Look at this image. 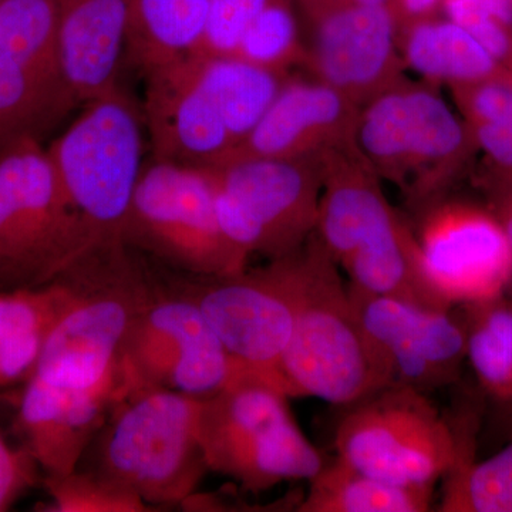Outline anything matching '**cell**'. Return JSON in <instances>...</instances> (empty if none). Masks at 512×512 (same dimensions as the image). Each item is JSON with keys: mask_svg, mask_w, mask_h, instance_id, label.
<instances>
[{"mask_svg": "<svg viewBox=\"0 0 512 512\" xmlns=\"http://www.w3.org/2000/svg\"><path fill=\"white\" fill-rule=\"evenodd\" d=\"M305 276L279 386L288 397L349 407L393 384L392 373L360 326L333 261L316 234L303 247Z\"/></svg>", "mask_w": 512, "mask_h": 512, "instance_id": "cell-1", "label": "cell"}, {"mask_svg": "<svg viewBox=\"0 0 512 512\" xmlns=\"http://www.w3.org/2000/svg\"><path fill=\"white\" fill-rule=\"evenodd\" d=\"M200 397L144 390L111 409L80 461L153 507L183 505L208 473L198 439Z\"/></svg>", "mask_w": 512, "mask_h": 512, "instance_id": "cell-2", "label": "cell"}, {"mask_svg": "<svg viewBox=\"0 0 512 512\" xmlns=\"http://www.w3.org/2000/svg\"><path fill=\"white\" fill-rule=\"evenodd\" d=\"M80 107L47 153L93 248L123 244L128 210L146 164L143 113L120 84Z\"/></svg>", "mask_w": 512, "mask_h": 512, "instance_id": "cell-3", "label": "cell"}, {"mask_svg": "<svg viewBox=\"0 0 512 512\" xmlns=\"http://www.w3.org/2000/svg\"><path fill=\"white\" fill-rule=\"evenodd\" d=\"M288 399L254 373L201 399L198 439L208 470L251 493L311 480L326 461L293 419Z\"/></svg>", "mask_w": 512, "mask_h": 512, "instance_id": "cell-4", "label": "cell"}, {"mask_svg": "<svg viewBox=\"0 0 512 512\" xmlns=\"http://www.w3.org/2000/svg\"><path fill=\"white\" fill-rule=\"evenodd\" d=\"M93 249L42 140L0 150V281L46 284Z\"/></svg>", "mask_w": 512, "mask_h": 512, "instance_id": "cell-5", "label": "cell"}, {"mask_svg": "<svg viewBox=\"0 0 512 512\" xmlns=\"http://www.w3.org/2000/svg\"><path fill=\"white\" fill-rule=\"evenodd\" d=\"M346 409L335 433L338 458L387 483L434 488L471 458L468 441L412 387L390 384Z\"/></svg>", "mask_w": 512, "mask_h": 512, "instance_id": "cell-6", "label": "cell"}, {"mask_svg": "<svg viewBox=\"0 0 512 512\" xmlns=\"http://www.w3.org/2000/svg\"><path fill=\"white\" fill-rule=\"evenodd\" d=\"M121 241L195 278L248 268V259L222 232L211 167L151 158L141 171Z\"/></svg>", "mask_w": 512, "mask_h": 512, "instance_id": "cell-7", "label": "cell"}, {"mask_svg": "<svg viewBox=\"0 0 512 512\" xmlns=\"http://www.w3.org/2000/svg\"><path fill=\"white\" fill-rule=\"evenodd\" d=\"M355 141L377 175L424 210L456 173L468 134L439 94L399 83L360 107Z\"/></svg>", "mask_w": 512, "mask_h": 512, "instance_id": "cell-8", "label": "cell"}, {"mask_svg": "<svg viewBox=\"0 0 512 512\" xmlns=\"http://www.w3.org/2000/svg\"><path fill=\"white\" fill-rule=\"evenodd\" d=\"M211 168L222 232L245 258H285L315 234L320 158H241Z\"/></svg>", "mask_w": 512, "mask_h": 512, "instance_id": "cell-9", "label": "cell"}, {"mask_svg": "<svg viewBox=\"0 0 512 512\" xmlns=\"http://www.w3.org/2000/svg\"><path fill=\"white\" fill-rule=\"evenodd\" d=\"M245 373L188 296L156 293L138 311L121 343L116 404L154 389L204 399Z\"/></svg>", "mask_w": 512, "mask_h": 512, "instance_id": "cell-10", "label": "cell"}, {"mask_svg": "<svg viewBox=\"0 0 512 512\" xmlns=\"http://www.w3.org/2000/svg\"><path fill=\"white\" fill-rule=\"evenodd\" d=\"M303 247L262 268L195 278L197 281L181 288V293L200 308L229 355L278 389L279 366L301 303Z\"/></svg>", "mask_w": 512, "mask_h": 512, "instance_id": "cell-11", "label": "cell"}, {"mask_svg": "<svg viewBox=\"0 0 512 512\" xmlns=\"http://www.w3.org/2000/svg\"><path fill=\"white\" fill-rule=\"evenodd\" d=\"M421 211L414 235L437 295L451 308L505 295L512 285V252L493 212L441 200Z\"/></svg>", "mask_w": 512, "mask_h": 512, "instance_id": "cell-12", "label": "cell"}, {"mask_svg": "<svg viewBox=\"0 0 512 512\" xmlns=\"http://www.w3.org/2000/svg\"><path fill=\"white\" fill-rule=\"evenodd\" d=\"M360 326L392 373L393 384L421 393L454 383L466 360L463 315L348 285Z\"/></svg>", "mask_w": 512, "mask_h": 512, "instance_id": "cell-13", "label": "cell"}, {"mask_svg": "<svg viewBox=\"0 0 512 512\" xmlns=\"http://www.w3.org/2000/svg\"><path fill=\"white\" fill-rule=\"evenodd\" d=\"M308 13L312 36L303 62L313 79L359 107L399 84L396 30L389 6L338 3Z\"/></svg>", "mask_w": 512, "mask_h": 512, "instance_id": "cell-14", "label": "cell"}, {"mask_svg": "<svg viewBox=\"0 0 512 512\" xmlns=\"http://www.w3.org/2000/svg\"><path fill=\"white\" fill-rule=\"evenodd\" d=\"M143 119L158 160L217 167L234 151L227 124L190 55L146 74Z\"/></svg>", "mask_w": 512, "mask_h": 512, "instance_id": "cell-15", "label": "cell"}, {"mask_svg": "<svg viewBox=\"0 0 512 512\" xmlns=\"http://www.w3.org/2000/svg\"><path fill=\"white\" fill-rule=\"evenodd\" d=\"M359 111L349 97L319 80H286L254 130L224 163L241 158L323 157L355 140Z\"/></svg>", "mask_w": 512, "mask_h": 512, "instance_id": "cell-16", "label": "cell"}, {"mask_svg": "<svg viewBox=\"0 0 512 512\" xmlns=\"http://www.w3.org/2000/svg\"><path fill=\"white\" fill-rule=\"evenodd\" d=\"M320 161L322 191L315 234L340 265L402 218L387 201L379 175L355 140L333 148Z\"/></svg>", "mask_w": 512, "mask_h": 512, "instance_id": "cell-17", "label": "cell"}, {"mask_svg": "<svg viewBox=\"0 0 512 512\" xmlns=\"http://www.w3.org/2000/svg\"><path fill=\"white\" fill-rule=\"evenodd\" d=\"M113 407L109 397L69 392L35 376L26 380L19 427L45 476H66L79 467Z\"/></svg>", "mask_w": 512, "mask_h": 512, "instance_id": "cell-18", "label": "cell"}, {"mask_svg": "<svg viewBox=\"0 0 512 512\" xmlns=\"http://www.w3.org/2000/svg\"><path fill=\"white\" fill-rule=\"evenodd\" d=\"M126 0H59V66L77 106L119 84Z\"/></svg>", "mask_w": 512, "mask_h": 512, "instance_id": "cell-19", "label": "cell"}, {"mask_svg": "<svg viewBox=\"0 0 512 512\" xmlns=\"http://www.w3.org/2000/svg\"><path fill=\"white\" fill-rule=\"evenodd\" d=\"M80 291L74 265L46 284L0 291V387L29 379L47 338Z\"/></svg>", "mask_w": 512, "mask_h": 512, "instance_id": "cell-20", "label": "cell"}, {"mask_svg": "<svg viewBox=\"0 0 512 512\" xmlns=\"http://www.w3.org/2000/svg\"><path fill=\"white\" fill-rule=\"evenodd\" d=\"M339 266L348 275V285L357 291L404 299L426 308L451 309L427 281L416 235L403 220Z\"/></svg>", "mask_w": 512, "mask_h": 512, "instance_id": "cell-21", "label": "cell"}, {"mask_svg": "<svg viewBox=\"0 0 512 512\" xmlns=\"http://www.w3.org/2000/svg\"><path fill=\"white\" fill-rule=\"evenodd\" d=\"M128 62L140 72L191 55L207 20L208 0H126Z\"/></svg>", "mask_w": 512, "mask_h": 512, "instance_id": "cell-22", "label": "cell"}, {"mask_svg": "<svg viewBox=\"0 0 512 512\" xmlns=\"http://www.w3.org/2000/svg\"><path fill=\"white\" fill-rule=\"evenodd\" d=\"M77 107L66 84L0 53V150L22 140H42Z\"/></svg>", "mask_w": 512, "mask_h": 512, "instance_id": "cell-23", "label": "cell"}, {"mask_svg": "<svg viewBox=\"0 0 512 512\" xmlns=\"http://www.w3.org/2000/svg\"><path fill=\"white\" fill-rule=\"evenodd\" d=\"M190 56L198 79L217 104L237 148L278 96L288 80L286 74L237 56Z\"/></svg>", "mask_w": 512, "mask_h": 512, "instance_id": "cell-24", "label": "cell"}, {"mask_svg": "<svg viewBox=\"0 0 512 512\" xmlns=\"http://www.w3.org/2000/svg\"><path fill=\"white\" fill-rule=\"evenodd\" d=\"M434 488L404 487L357 470L336 457L309 480L298 512H426Z\"/></svg>", "mask_w": 512, "mask_h": 512, "instance_id": "cell-25", "label": "cell"}, {"mask_svg": "<svg viewBox=\"0 0 512 512\" xmlns=\"http://www.w3.org/2000/svg\"><path fill=\"white\" fill-rule=\"evenodd\" d=\"M403 55L426 79L457 86L494 79L498 72L497 60L451 20H417L404 37Z\"/></svg>", "mask_w": 512, "mask_h": 512, "instance_id": "cell-26", "label": "cell"}, {"mask_svg": "<svg viewBox=\"0 0 512 512\" xmlns=\"http://www.w3.org/2000/svg\"><path fill=\"white\" fill-rule=\"evenodd\" d=\"M466 359L485 392L512 403V301L505 295L461 306Z\"/></svg>", "mask_w": 512, "mask_h": 512, "instance_id": "cell-27", "label": "cell"}, {"mask_svg": "<svg viewBox=\"0 0 512 512\" xmlns=\"http://www.w3.org/2000/svg\"><path fill=\"white\" fill-rule=\"evenodd\" d=\"M0 53L63 82L59 0H0Z\"/></svg>", "mask_w": 512, "mask_h": 512, "instance_id": "cell-28", "label": "cell"}, {"mask_svg": "<svg viewBox=\"0 0 512 512\" xmlns=\"http://www.w3.org/2000/svg\"><path fill=\"white\" fill-rule=\"evenodd\" d=\"M474 138L485 156L505 174L498 187L512 185V86L490 79L456 89Z\"/></svg>", "mask_w": 512, "mask_h": 512, "instance_id": "cell-29", "label": "cell"}, {"mask_svg": "<svg viewBox=\"0 0 512 512\" xmlns=\"http://www.w3.org/2000/svg\"><path fill=\"white\" fill-rule=\"evenodd\" d=\"M441 512H512V443L493 457L463 461L444 478Z\"/></svg>", "mask_w": 512, "mask_h": 512, "instance_id": "cell-30", "label": "cell"}, {"mask_svg": "<svg viewBox=\"0 0 512 512\" xmlns=\"http://www.w3.org/2000/svg\"><path fill=\"white\" fill-rule=\"evenodd\" d=\"M234 56L256 66L286 74L303 62L305 46L289 0H272L249 26Z\"/></svg>", "mask_w": 512, "mask_h": 512, "instance_id": "cell-31", "label": "cell"}, {"mask_svg": "<svg viewBox=\"0 0 512 512\" xmlns=\"http://www.w3.org/2000/svg\"><path fill=\"white\" fill-rule=\"evenodd\" d=\"M53 512H147L154 511L140 495L111 478L76 468L66 476L43 477Z\"/></svg>", "mask_w": 512, "mask_h": 512, "instance_id": "cell-32", "label": "cell"}, {"mask_svg": "<svg viewBox=\"0 0 512 512\" xmlns=\"http://www.w3.org/2000/svg\"><path fill=\"white\" fill-rule=\"evenodd\" d=\"M272 0H208L204 32L191 55L234 56L242 37Z\"/></svg>", "mask_w": 512, "mask_h": 512, "instance_id": "cell-33", "label": "cell"}, {"mask_svg": "<svg viewBox=\"0 0 512 512\" xmlns=\"http://www.w3.org/2000/svg\"><path fill=\"white\" fill-rule=\"evenodd\" d=\"M448 20L466 29L497 62L508 59L512 40L508 26L495 19L481 0H444Z\"/></svg>", "mask_w": 512, "mask_h": 512, "instance_id": "cell-34", "label": "cell"}, {"mask_svg": "<svg viewBox=\"0 0 512 512\" xmlns=\"http://www.w3.org/2000/svg\"><path fill=\"white\" fill-rule=\"evenodd\" d=\"M39 463L23 444L13 446L0 429V512L8 511L39 481Z\"/></svg>", "mask_w": 512, "mask_h": 512, "instance_id": "cell-35", "label": "cell"}, {"mask_svg": "<svg viewBox=\"0 0 512 512\" xmlns=\"http://www.w3.org/2000/svg\"><path fill=\"white\" fill-rule=\"evenodd\" d=\"M494 217L500 222L512 252V185L498 187L493 195Z\"/></svg>", "mask_w": 512, "mask_h": 512, "instance_id": "cell-36", "label": "cell"}, {"mask_svg": "<svg viewBox=\"0 0 512 512\" xmlns=\"http://www.w3.org/2000/svg\"><path fill=\"white\" fill-rule=\"evenodd\" d=\"M440 0H402L403 12L410 18L423 20L431 10L439 5Z\"/></svg>", "mask_w": 512, "mask_h": 512, "instance_id": "cell-37", "label": "cell"}, {"mask_svg": "<svg viewBox=\"0 0 512 512\" xmlns=\"http://www.w3.org/2000/svg\"><path fill=\"white\" fill-rule=\"evenodd\" d=\"M306 10L323 8V6L338 5V3H362V5H387V0H303Z\"/></svg>", "mask_w": 512, "mask_h": 512, "instance_id": "cell-38", "label": "cell"}]
</instances>
